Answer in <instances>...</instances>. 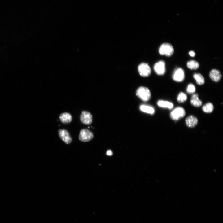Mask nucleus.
<instances>
[{
  "label": "nucleus",
  "mask_w": 223,
  "mask_h": 223,
  "mask_svg": "<svg viewBox=\"0 0 223 223\" xmlns=\"http://www.w3.org/2000/svg\"><path fill=\"white\" fill-rule=\"evenodd\" d=\"M136 94L143 101H147L151 98V93L149 90L145 87H140L136 91Z\"/></svg>",
  "instance_id": "obj_1"
},
{
  "label": "nucleus",
  "mask_w": 223,
  "mask_h": 223,
  "mask_svg": "<svg viewBox=\"0 0 223 223\" xmlns=\"http://www.w3.org/2000/svg\"><path fill=\"white\" fill-rule=\"evenodd\" d=\"M159 52L160 55L169 57L173 53L174 49L171 44L168 43H164L160 46Z\"/></svg>",
  "instance_id": "obj_2"
},
{
  "label": "nucleus",
  "mask_w": 223,
  "mask_h": 223,
  "mask_svg": "<svg viewBox=\"0 0 223 223\" xmlns=\"http://www.w3.org/2000/svg\"><path fill=\"white\" fill-rule=\"evenodd\" d=\"M186 114V112L182 107H178L173 109L170 113V116L173 120H177L183 117Z\"/></svg>",
  "instance_id": "obj_3"
},
{
  "label": "nucleus",
  "mask_w": 223,
  "mask_h": 223,
  "mask_svg": "<svg viewBox=\"0 0 223 223\" xmlns=\"http://www.w3.org/2000/svg\"><path fill=\"white\" fill-rule=\"evenodd\" d=\"M93 137V134L90 130L87 129H83L80 131L79 139L81 142H86L91 140Z\"/></svg>",
  "instance_id": "obj_4"
},
{
  "label": "nucleus",
  "mask_w": 223,
  "mask_h": 223,
  "mask_svg": "<svg viewBox=\"0 0 223 223\" xmlns=\"http://www.w3.org/2000/svg\"><path fill=\"white\" fill-rule=\"evenodd\" d=\"M138 70L139 74L143 77H148L151 73V68L146 63H140L138 67Z\"/></svg>",
  "instance_id": "obj_5"
},
{
  "label": "nucleus",
  "mask_w": 223,
  "mask_h": 223,
  "mask_svg": "<svg viewBox=\"0 0 223 223\" xmlns=\"http://www.w3.org/2000/svg\"><path fill=\"white\" fill-rule=\"evenodd\" d=\"M154 69L155 72L157 75H164L166 71L165 62L163 60L158 61L154 65Z\"/></svg>",
  "instance_id": "obj_6"
},
{
  "label": "nucleus",
  "mask_w": 223,
  "mask_h": 223,
  "mask_svg": "<svg viewBox=\"0 0 223 223\" xmlns=\"http://www.w3.org/2000/svg\"><path fill=\"white\" fill-rule=\"evenodd\" d=\"M80 120L83 124L90 125L92 122V115L89 112L83 111L80 115Z\"/></svg>",
  "instance_id": "obj_7"
},
{
  "label": "nucleus",
  "mask_w": 223,
  "mask_h": 223,
  "mask_svg": "<svg viewBox=\"0 0 223 223\" xmlns=\"http://www.w3.org/2000/svg\"><path fill=\"white\" fill-rule=\"evenodd\" d=\"M184 72L182 68H178L175 70L172 75V78L174 81L181 82L184 80Z\"/></svg>",
  "instance_id": "obj_8"
},
{
  "label": "nucleus",
  "mask_w": 223,
  "mask_h": 223,
  "mask_svg": "<svg viewBox=\"0 0 223 223\" xmlns=\"http://www.w3.org/2000/svg\"><path fill=\"white\" fill-rule=\"evenodd\" d=\"M59 135L61 139L66 144H68L71 142L72 138L66 130L60 129L59 131Z\"/></svg>",
  "instance_id": "obj_9"
},
{
  "label": "nucleus",
  "mask_w": 223,
  "mask_h": 223,
  "mask_svg": "<svg viewBox=\"0 0 223 223\" xmlns=\"http://www.w3.org/2000/svg\"><path fill=\"white\" fill-rule=\"evenodd\" d=\"M197 118L193 115L188 116L186 119L185 122L186 126L189 128H193L197 124Z\"/></svg>",
  "instance_id": "obj_10"
},
{
  "label": "nucleus",
  "mask_w": 223,
  "mask_h": 223,
  "mask_svg": "<svg viewBox=\"0 0 223 223\" xmlns=\"http://www.w3.org/2000/svg\"><path fill=\"white\" fill-rule=\"evenodd\" d=\"M209 76L213 81L216 82L219 81L222 77L220 72L216 69H213L210 71Z\"/></svg>",
  "instance_id": "obj_11"
},
{
  "label": "nucleus",
  "mask_w": 223,
  "mask_h": 223,
  "mask_svg": "<svg viewBox=\"0 0 223 223\" xmlns=\"http://www.w3.org/2000/svg\"><path fill=\"white\" fill-rule=\"evenodd\" d=\"M59 118L61 121L63 123L67 124L70 123L72 120V116L68 112H64L60 114Z\"/></svg>",
  "instance_id": "obj_12"
},
{
  "label": "nucleus",
  "mask_w": 223,
  "mask_h": 223,
  "mask_svg": "<svg viewBox=\"0 0 223 223\" xmlns=\"http://www.w3.org/2000/svg\"><path fill=\"white\" fill-rule=\"evenodd\" d=\"M190 102L191 105L196 107H200L202 104V101L199 98L198 95L197 93L192 95Z\"/></svg>",
  "instance_id": "obj_13"
},
{
  "label": "nucleus",
  "mask_w": 223,
  "mask_h": 223,
  "mask_svg": "<svg viewBox=\"0 0 223 223\" xmlns=\"http://www.w3.org/2000/svg\"><path fill=\"white\" fill-rule=\"evenodd\" d=\"M157 104L160 107L169 109H172L173 106V104L172 103L162 100H159L157 102Z\"/></svg>",
  "instance_id": "obj_14"
},
{
  "label": "nucleus",
  "mask_w": 223,
  "mask_h": 223,
  "mask_svg": "<svg viewBox=\"0 0 223 223\" xmlns=\"http://www.w3.org/2000/svg\"><path fill=\"white\" fill-rule=\"evenodd\" d=\"M140 109L143 112L151 114H153L155 112L154 108L148 105H142L140 106Z\"/></svg>",
  "instance_id": "obj_15"
},
{
  "label": "nucleus",
  "mask_w": 223,
  "mask_h": 223,
  "mask_svg": "<svg viewBox=\"0 0 223 223\" xmlns=\"http://www.w3.org/2000/svg\"><path fill=\"white\" fill-rule=\"evenodd\" d=\"M193 76L197 84L201 85L204 84V79L201 74L199 73H195L194 74Z\"/></svg>",
  "instance_id": "obj_16"
},
{
  "label": "nucleus",
  "mask_w": 223,
  "mask_h": 223,
  "mask_svg": "<svg viewBox=\"0 0 223 223\" xmlns=\"http://www.w3.org/2000/svg\"><path fill=\"white\" fill-rule=\"evenodd\" d=\"M199 63L194 60H191L188 61L187 63V67L191 69H196L199 67Z\"/></svg>",
  "instance_id": "obj_17"
},
{
  "label": "nucleus",
  "mask_w": 223,
  "mask_h": 223,
  "mask_svg": "<svg viewBox=\"0 0 223 223\" xmlns=\"http://www.w3.org/2000/svg\"><path fill=\"white\" fill-rule=\"evenodd\" d=\"M202 109L203 111L207 113H211L213 110V105L212 103H208L203 106Z\"/></svg>",
  "instance_id": "obj_18"
},
{
  "label": "nucleus",
  "mask_w": 223,
  "mask_h": 223,
  "mask_svg": "<svg viewBox=\"0 0 223 223\" xmlns=\"http://www.w3.org/2000/svg\"><path fill=\"white\" fill-rule=\"evenodd\" d=\"M187 99V96L184 93L181 92L178 94L177 100V101L180 103H183Z\"/></svg>",
  "instance_id": "obj_19"
},
{
  "label": "nucleus",
  "mask_w": 223,
  "mask_h": 223,
  "mask_svg": "<svg viewBox=\"0 0 223 223\" xmlns=\"http://www.w3.org/2000/svg\"><path fill=\"white\" fill-rule=\"evenodd\" d=\"M196 89L195 85L192 84H189L187 87L186 91L189 94L194 93Z\"/></svg>",
  "instance_id": "obj_20"
},
{
  "label": "nucleus",
  "mask_w": 223,
  "mask_h": 223,
  "mask_svg": "<svg viewBox=\"0 0 223 223\" xmlns=\"http://www.w3.org/2000/svg\"><path fill=\"white\" fill-rule=\"evenodd\" d=\"M113 154L112 151L110 150H107L106 152V155L108 156H112Z\"/></svg>",
  "instance_id": "obj_21"
},
{
  "label": "nucleus",
  "mask_w": 223,
  "mask_h": 223,
  "mask_svg": "<svg viewBox=\"0 0 223 223\" xmlns=\"http://www.w3.org/2000/svg\"><path fill=\"white\" fill-rule=\"evenodd\" d=\"M189 54L190 56L194 57L195 56V54L193 51H190L189 52Z\"/></svg>",
  "instance_id": "obj_22"
}]
</instances>
